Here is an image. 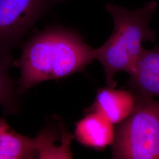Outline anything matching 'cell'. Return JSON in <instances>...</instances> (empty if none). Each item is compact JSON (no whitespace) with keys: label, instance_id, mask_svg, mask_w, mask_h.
Returning a JSON list of instances; mask_svg holds the SVG:
<instances>
[{"label":"cell","instance_id":"7a4b0ae2","mask_svg":"<svg viewBox=\"0 0 159 159\" xmlns=\"http://www.w3.org/2000/svg\"><path fill=\"white\" fill-rule=\"evenodd\" d=\"M105 7L113 18V31L102 46L94 49V54L104 67L107 86L114 88L115 75L130 71L144 49L143 43L154 41L156 32L149 24L157 4L152 1L133 11L112 3Z\"/></svg>","mask_w":159,"mask_h":159},{"label":"cell","instance_id":"ba28073f","mask_svg":"<svg viewBox=\"0 0 159 159\" xmlns=\"http://www.w3.org/2000/svg\"><path fill=\"white\" fill-rule=\"evenodd\" d=\"M74 136L78 142L87 148L103 150L113 143V124L96 112H88L75 123Z\"/></svg>","mask_w":159,"mask_h":159},{"label":"cell","instance_id":"3957f363","mask_svg":"<svg viewBox=\"0 0 159 159\" xmlns=\"http://www.w3.org/2000/svg\"><path fill=\"white\" fill-rule=\"evenodd\" d=\"M134 108L115 130L114 159H159V101L134 93Z\"/></svg>","mask_w":159,"mask_h":159},{"label":"cell","instance_id":"277c9868","mask_svg":"<svg viewBox=\"0 0 159 159\" xmlns=\"http://www.w3.org/2000/svg\"><path fill=\"white\" fill-rule=\"evenodd\" d=\"M66 0H0V47L10 50L40 17Z\"/></svg>","mask_w":159,"mask_h":159},{"label":"cell","instance_id":"5b68a950","mask_svg":"<svg viewBox=\"0 0 159 159\" xmlns=\"http://www.w3.org/2000/svg\"><path fill=\"white\" fill-rule=\"evenodd\" d=\"M51 129L46 128L33 139L18 133L6 119L0 118V159L58 158L61 148L55 146L58 137Z\"/></svg>","mask_w":159,"mask_h":159},{"label":"cell","instance_id":"9c48e42d","mask_svg":"<svg viewBox=\"0 0 159 159\" xmlns=\"http://www.w3.org/2000/svg\"><path fill=\"white\" fill-rule=\"evenodd\" d=\"M10 50L0 47V105L5 115H14L20 109V94L9 75L14 60Z\"/></svg>","mask_w":159,"mask_h":159},{"label":"cell","instance_id":"52a82bcc","mask_svg":"<svg viewBox=\"0 0 159 159\" xmlns=\"http://www.w3.org/2000/svg\"><path fill=\"white\" fill-rule=\"evenodd\" d=\"M129 85L134 93L144 96H159V47L144 49L129 73Z\"/></svg>","mask_w":159,"mask_h":159},{"label":"cell","instance_id":"6da1fadb","mask_svg":"<svg viewBox=\"0 0 159 159\" xmlns=\"http://www.w3.org/2000/svg\"><path fill=\"white\" fill-rule=\"evenodd\" d=\"M95 59L94 49L77 32L60 26L34 34L23 47L13 65L20 68V94L41 82L67 77L83 71Z\"/></svg>","mask_w":159,"mask_h":159},{"label":"cell","instance_id":"8992f818","mask_svg":"<svg viewBox=\"0 0 159 159\" xmlns=\"http://www.w3.org/2000/svg\"><path fill=\"white\" fill-rule=\"evenodd\" d=\"M135 102L132 91L108 87L98 90L94 102L86 111L97 113L114 125L120 123L131 113Z\"/></svg>","mask_w":159,"mask_h":159}]
</instances>
